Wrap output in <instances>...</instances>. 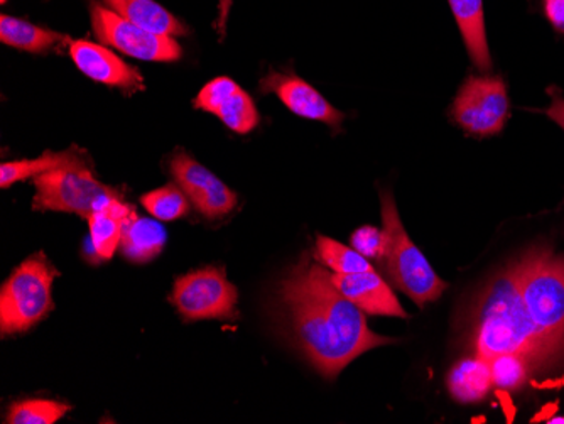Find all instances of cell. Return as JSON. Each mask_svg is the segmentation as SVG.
Listing matches in <instances>:
<instances>
[{
    "label": "cell",
    "mask_w": 564,
    "mask_h": 424,
    "mask_svg": "<svg viewBox=\"0 0 564 424\" xmlns=\"http://www.w3.org/2000/svg\"><path fill=\"white\" fill-rule=\"evenodd\" d=\"M494 385L489 360L470 357L453 367L448 376V389L458 403H477Z\"/></svg>",
    "instance_id": "cell-21"
},
{
    "label": "cell",
    "mask_w": 564,
    "mask_h": 424,
    "mask_svg": "<svg viewBox=\"0 0 564 424\" xmlns=\"http://www.w3.org/2000/svg\"><path fill=\"white\" fill-rule=\"evenodd\" d=\"M69 56L76 68L98 84L122 88L126 91L144 90V78L134 66L110 52L109 47L90 41H72Z\"/></svg>",
    "instance_id": "cell-12"
},
{
    "label": "cell",
    "mask_w": 564,
    "mask_h": 424,
    "mask_svg": "<svg viewBox=\"0 0 564 424\" xmlns=\"http://www.w3.org/2000/svg\"><path fill=\"white\" fill-rule=\"evenodd\" d=\"M554 411H556V404H553V406H546V411H544L543 414H538V416L534 417V421L544 420V417H546V420H551V414H553Z\"/></svg>",
    "instance_id": "cell-30"
},
{
    "label": "cell",
    "mask_w": 564,
    "mask_h": 424,
    "mask_svg": "<svg viewBox=\"0 0 564 424\" xmlns=\"http://www.w3.org/2000/svg\"><path fill=\"white\" fill-rule=\"evenodd\" d=\"M332 278L337 290L364 313L408 318V313L399 305L391 286L373 269L358 272V274H335L333 272Z\"/></svg>",
    "instance_id": "cell-14"
},
{
    "label": "cell",
    "mask_w": 564,
    "mask_h": 424,
    "mask_svg": "<svg viewBox=\"0 0 564 424\" xmlns=\"http://www.w3.org/2000/svg\"><path fill=\"white\" fill-rule=\"evenodd\" d=\"M262 91H272L278 95L291 112L304 119L325 122L329 128L338 129L344 122L345 116L335 109L332 104L319 94L318 90L301 80L296 75H282V73H269L261 81Z\"/></svg>",
    "instance_id": "cell-13"
},
{
    "label": "cell",
    "mask_w": 564,
    "mask_h": 424,
    "mask_svg": "<svg viewBox=\"0 0 564 424\" xmlns=\"http://www.w3.org/2000/svg\"><path fill=\"white\" fill-rule=\"evenodd\" d=\"M237 287L217 268L199 269L174 283L171 303L186 322L237 318Z\"/></svg>",
    "instance_id": "cell-8"
},
{
    "label": "cell",
    "mask_w": 564,
    "mask_h": 424,
    "mask_svg": "<svg viewBox=\"0 0 564 424\" xmlns=\"http://www.w3.org/2000/svg\"><path fill=\"white\" fill-rule=\"evenodd\" d=\"M232 4L234 0H220V15H218L217 30L220 31L221 34L225 33V28H227V19Z\"/></svg>",
    "instance_id": "cell-29"
},
{
    "label": "cell",
    "mask_w": 564,
    "mask_h": 424,
    "mask_svg": "<svg viewBox=\"0 0 564 424\" xmlns=\"http://www.w3.org/2000/svg\"><path fill=\"white\" fill-rule=\"evenodd\" d=\"M494 384L503 391H514L528 381L532 367L524 357L516 354H500L489 360Z\"/></svg>",
    "instance_id": "cell-25"
},
{
    "label": "cell",
    "mask_w": 564,
    "mask_h": 424,
    "mask_svg": "<svg viewBox=\"0 0 564 424\" xmlns=\"http://www.w3.org/2000/svg\"><path fill=\"white\" fill-rule=\"evenodd\" d=\"M0 41L8 46L18 47L21 52L34 53V55H44L59 44L72 43L65 34L34 26L31 22L11 18V15L0 18Z\"/></svg>",
    "instance_id": "cell-20"
},
{
    "label": "cell",
    "mask_w": 564,
    "mask_h": 424,
    "mask_svg": "<svg viewBox=\"0 0 564 424\" xmlns=\"http://www.w3.org/2000/svg\"><path fill=\"white\" fill-rule=\"evenodd\" d=\"M543 11L551 26L564 34V0H543Z\"/></svg>",
    "instance_id": "cell-27"
},
{
    "label": "cell",
    "mask_w": 564,
    "mask_h": 424,
    "mask_svg": "<svg viewBox=\"0 0 564 424\" xmlns=\"http://www.w3.org/2000/svg\"><path fill=\"white\" fill-rule=\"evenodd\" d=\"M72 406L51 399H24L12 404L8 421L11 424H55Z\"/></svg>",
    "instance_id": "cell-23"
},
{
    "label": "cell",
    "mask_w": 564,
    "mask_h": 424,
    "mask_svg": "<svg viewBox=\"0 0 564 424\" xmlns=\"http://www.w3.org/2000/svg\"><path fill=\"white\" fill-rule=\"evenodd\" d=\"M0 2H2V4H4V2H8V0H0Z\"/></svg>",
    "instance_id": "cell-31"
},
{
    "label": "cell",
    "mask_w": 564,
    "mask_h": 424,
    "mask_svg": "<svg viewBox=\"0 0 564 424\" xmlns=\"http://www.w3.org/2000/svg\"><path fill=\"white\" fill-rule=\"evenodd\" d=\"M383 249L377 265L402 293L423 306L436 302L446 290L445 281L431 268L416 243L409 239L399 218L392 193H382Z\"/></svg>",
    "instance_id": "cell-3"
},
{
    "label": "cell",
    "mask_w": 564,
    "mask_h": 424,
    "mask_svg": "<svg viewBox=\"0 0 564 424\" xmlns=\"http://www.w3.org/2000/svg\"><path fill=\"white\" fill-rule=\"evenodd\" d=\"M315 259L335 274H358L373 269L369 259L355 251L354 247L323 236L316 237Z\"/></svg>",
    "instance_id": "cell-22"
},
{
    "label": "cell",
    "mask_w": 564,
    "mask_h": 424,
    "mask_svg": "<svg viewBox=\"0 0 564 424\" xmlns=\"http://www.w3.org/2000/svg\"><path fill=\"white\" fill-rule=\"evenodd\" d=\"M467 344L475 357L492 360L500 354H516L524 357L532 370L551 367L564 357V344L546 337L529 316L516 262L496 274L475 297Z\"/></svg>",
    "instance_id": "cell-2"
},
{
    "label": "cell",
    "mask_w": 564,
    "mask_h": 424,
    "mask_svg": "<svg viewBox=\"0 0 564 424\" xmlns=\"http://www.w3.org/2000/svg\"><path fill=\"white\" fill-rule=\"evenodd\" d=\"M134 214L131 207L123 204L120 196H113L100 210L88 218L91 246L95 254L104 261H110L122 242L123 226Z\"/></svg>",
    "instance_id": "cell-16"
},
{
    "label": "cell",
    "mask_w": 564,
    "mask_h": 424,
    "mask_svg": "<svg viewBox=\"0 0 564 424\" xmlns=\"http://www.w3.org/2000/svg\"><path fill=\"white\" fill-rule=\"evenodd\" d=\"M58 271L46 256L36 254L22 262L0 290V331L2 337L24 334L53 309V281Z\"/></svg>",
    "instance_id": "cell-5"
},
{
    "label": "cell",
    "mask_w": 564,
    "mask_h": 424,
    "mask_svg": "<svg viewBox=\"0 0 564 424\" xmlns=\"http://www.w3.org/2000/svg\"><path fill=\"white\" fill-rule=\"evenodd\" d=\"M171 173L177 186L186 193L189 202L203 217L217 220L236 210L239 198L217 174L193 160L186 153L171 157Z\"/></svg>",
    "instance_id": "cell-10"
},
{
    "label": "cell",
    "mask_w": 564,
    "mask_h": 424,
    "mask_svg": "<svg viewBox=\"0 0 564 424\" xmlns=\"http://www.w3.org/2000/svg\"><path fill=\"white\" fill-rule=\"evenodd\" d=\"M33 210L66 211L90 218L104 205L120 196L112 186L98 182L91 167H59L34 178Z\"/></svg>",
    "instance_id": "cell-6"
},
{
    "label": "cell",
    "mask_w": 564,
    "mask_h": 424,
    "mask_svg": "<svg viewBox=\"0 0 564 424\" xmlns=\"http://www.w3.org/2000/svg\"><path fill=\"white\" fill-rule=\"evenodd\" d=\"M195 107L214 113L230 131L249 134L258 128L259 112L243 88L227 77L215 78L199 90Z\"/></svg>",
    "instance_id": "cell-11"
},
{
    "label": "cell",
    "mask_w": 564,
    "mask_h": 424,
    "mask_svg": "<svg viewBox=\"0 0 564 424\" xmlns=\"http://www.w3.org/2000/svg\"><path fill=\"white\" fill-rule=\"evenodd\" d=\"M509 113V95L500 77L467 78L452 107L455 122L475 138L499 134Z\"/></svg>",
    "instance_id": "cell-9"
},
{
    "label": "cell",
    "mask_w": 564,
    "mask_h": 424,
    "mask_svg": "<svg viewBox=\"0 0 564 424\" xmlns=\"http://www.w3.org/2000/svg\"><path fill=\"white\" fill-rule=\"evenodd\" d=\"M141 204L152 217L161 221L177 220L189 211L188 196L176 185H166L148 193L142 196Z\"/></svg>",
    "instance_id": "cell-24"
},
{
    "label": "cell",
    "mask_w": 564,
    "mask_h": 424,
    "mask_svg": "<svg viewBox=\"0 0 564 424\" xmlns=\"http://www.w3.org/2000/svg\"><path fill=\"white\" fill-rule=\"evenodd\" d=\"M459 33L464 37L468 55L477 68H492L487 31H485L484 0H448Z\"/></svg>",
    "instance_id": "cell-15"
},
{
    "label": "cell",
    "mask_w": 564,
    "mask_h": 424,
    "mask_svg": "<svg viewBox=\"0 0 564 424\" xmlns=\"http://www.w3.org/2000/svg\"><path fill=\"white\" fill-rule=\"evenodd\" d=\"M516 264L522 303L535 327L564 344V258L532 249Z\"/></svg>",
    "instance_id": "cell-4"
},
{
    "label": "cell",
    "mask_w": 564,
    "mask_h": 424,
    "mask_svg": "<svg viewBox=\"0 0 564 424\" xmlns=\"http://www.w3.org/2000/svg\"><path fill=\"white\" fill-rule=\"evenodd\" d=\"M104 2L110 11L152 33L173 37L188 33L185 24L176 15L171 14L154 0H104Z\"/></svg>",
    "instance_id": "cell-17"
},
{
    "label": "cell",
    "mask_w": 564,
    "mask_h": 424,
    "mask_svg": "<svg viewBox=\"0 0 564 424\" xmlns=\"http://www.w3.org/2000/svg\"><path fill=\"white\" fill-rule=\"evenodd\" d=\"M166 246V230L160 221L138 217L134 214L123 226L120 251L129 261L149 262L163 252Z\"/></svg>",
    "instance_id": "cell-18"
},
{
    "label": "cell",
    "mask_w": 564,
    "mask_h": 424,
    "mask_svg": "<svg viewBox=\"0 0 564 424\" xmlns=\"http://www.w3.org/2000/svg\"><path fill=\"white\" fill-rule=\"evenodd\" d=\"M91 28L95 36L106 46L116 47L123 55L144 62H177L182 58L183 50L173 36L152 33L127 21L122 15L110 11L106 6H90Z\"/></svg>",
    "instance_id": "cell-7"
},
{
    "label": "cell",
    "mask_w": 564,
    "mask_h": 424,
    "mask_svg": "<svg viewBox=\"0 0 564 424\" xmlns=\"http://www.w3.org/2000/svg\"><path fill=\"white\" fill-rule=\"evenodd\" d=\"M547 94L551 95V106L547 109L541 110V112L546 113L550 119H553L554 122L560 126L564 131V97L556 87H551L547 90Z\"/></svg>",
    "instance_id": "cell-28"
},
{
    "label": "cell",
    "mask_w": 564,
    "mask_h": 424,
    "mask_svg": "<svg viewBox=\"0 0 564 424\" xmlns=\"http://www.w3.org/2000/svg\"><path fill=\"white\" fill-rule=\"evenodd\" d=\"M350 242L355 251L360 252L364 258L376 259L377 261L382 254L383 233L382 230L376 229V227H362V229L355 230Z\"/></svg>",
    "instance_id": "cell-26"
},
{
    "label": "cell",
    "mask_w": 564,
    "mask_h": 424,
    "mask_svg": "<svg viewBox=\"0 0 564 424\" xmlns=\"http://www.w3.org/2000/svg\"><path fill=\"white\" fill-rule=\"evenodd\" d=\"M59 167H90L85 154L80 149H68L63 153H44L37 160L11 161L0 166V186L9 188L22 180L36 178L47 171L59 170Z\"/></svg>",
    "instance_id": "cell-19"
},
{
    "label": "cell",
    "mask_w": 564,
    "mask_h": 424,
    "mask_svg": "<svg viewBox=\"0 0 564 424\" xmlns=\"http://www.w3.org/2000/svg\"><path fill=\"white\" fill-rule=\"evenodd\" d=\"M328 268L301 259L279 287V303L294 344L326 379L370 348L392 344L373 334L366 313L337 290Z\"/></svg>",
    "instance_id": "cell-1"
}]
</instances>
